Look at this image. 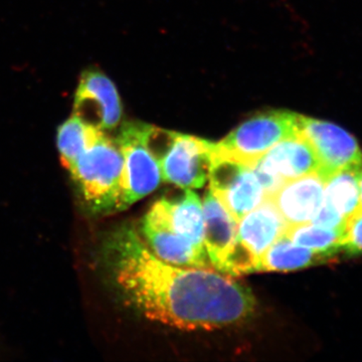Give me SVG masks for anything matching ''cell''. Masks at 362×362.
<instances>
[{"label":"cell","mask_w":362,"mask_h":362,"mask_svg":"<svg viewBox=\"0 0 362 362\" xmlns=\"http://www.w3.org/2000/svg\"><path fill=\"white\" fill-rule=\"evenodd\" d=\"M104 258L127 303L165 325L216 329L242 322L256 306L249 288L221 272L181 269L157 258L131 226L112 233Z\"/></svg>","instance_id":"1"},{"label":"cell","mask_w":362,"mask_h":362,"mask_svg":"<svg viewBox=\"0 0 362 362\" xmlns=\"http://www.w3.org/2000/svg\"><path fill=\"white\" fill-rule=\"evenodd\" d=\"M92 213L121 211L123 156L117 141L102 133L69 169Z\"/></svg>","instance_id":"2"},{"label":"cell","mask_w":362,"mask_h":362,"mask_svg":"<svg viewBox=\"0 0 362 362\" xmlns=\"http://www.w3.org/2000/svg\"><path fill=\"white\" fill-rule=\"evenodd\" d=\"M299 116L284 110L258 114L216 143V150L233 160L252 166L274 145L299 132Z\"/></svg>","instance_id":"3"},{"label":"cell","mask_w":362,"mask_h":362,"mask_svg":"<svg viewBox=\"0 0 362 362\" xmlns=\"http://www.w3.org/2000/svg\"><path fill=\"white\" fill-rule=\"evenodd\" d=\"M150 125L127 122L117 138L123 156L121 211L151 194L159 187L161 171L148 145Z\"/></svg>","instance_id":"4"},{"label":"cell","mask_w":362,"mask_h":362,"mask_svg":"<svg viewBox=\"0 0 362 362\" xmlns=\"http://www.w3.org/2000/svg\"><path fill=\"white\" fill-rule=\"evenodd\" d=\"M289 226L271 199L266 197L238 223L230 275L258 272L262 256Z\"/></svg>","instance_id":"5"},{"label":"cell","mask_w":362,"mask_h":362,"mask_svg":"<svg viewBox=\"0 0 362 362\" xmlns=\"http://www.w3.org/2000/svg\"><path fill=\"white\" fill-rule=\"evenodd\" d=\"M209 178V189L238 223L266 199L252 166L223 156L216 145Z\"/></svg>","instance_id":"6"},{"label":"cell","mask_w":362,"mask_h":362,"mask_svg":"<svg viewBox=\"0 0 362 362\" xmlns=\"http://www.w3.org/2000/svg\"><path fill=\"white\" fill-rule=\"evenodd\" d=\"M252 168L268 197L287 181L318 173L319 160L311 143L299 131L274 145Z\"/></svg>","instance_id":"7"},{"label":"cell","mask_w":362,"mask_h":362,"mask_svg":"<svg viewBox=\"0 0 362 362\" xmlns=\"http://www.w3.org/2000/svg\"><path fill=\"white\" fill-rule=\"evenodd\" d=\"M214 143L194 136L173 133V139L157 159L161 175L182 188H201L209 178Z\"/></svg>","instance_id":"8"},{"label":"cell","mask_w":362,"mask_h":362,"mask_svg":"<svg viewBox=\"0 0 362 362\" xmlns=\"http://www.w3.org/2000/svg\"><path fill=\"white\" fill-rule=\"evenodd\" d=\"M299 131L311 143L324 178L341 169L362 165V150L356 138L335 124L299 116Z\"/></svg>","instance_id":"9"},{"label":"cell","mask_w":362,"mask_h":362,"mask_svg":"<svg viewBox=\"0 0 362 362\" xmlns=\"http://www.w3.org/2000/svg\"><path fill=\"white\" fill-rule=\"evenodd\" d=\"M89 113L102 130L115 128L122 117V104L115 85L96 69L83 71L74 101L75 115L85 119Z\"/></svg>","instance_id":"10"},{"label":"cell","mask_w":362,"mask_h":362,"mask_svg":"<svg viewBox=\"0 0 362 362\" xmlns=\"http://www.w3.org/2000/svg\"><path fill=\"white\" fill-rule=\"evenodd\" d=\"M141 230L154 255L162 261L175 266L213 270L207 252L199 251L177 235L156 206L143 218Z\"/></svg>","instance_id":"11"},{"label":"cell","mask_w":362,"mask_h":362,"mask_svg":"<svg viewBox=\"0 0 362 362\" xmlns=\"http://www.w3.org/2000/svg\"><path fill=\"white\" fill-rule=\"evenodd\" d=\"M202 209L204 247L211 266L221 273L230 275L238 244V221L211 189L204 195Z\"/></svg>","instance_id":"12"},{"label":"cell","mask_w":362,"mask_h":362,"mask_svg":"<svg viewBox=\"0 0 362 362\" xmlns=\"http://www.w3.org/2000/svg\"><path fill=\"white\" fill-rule=\"evenodd\" d=\"M325 180L318 173L287 181L268 197L290 226L310 223L324 199Z\"/></svg>","instance_id":"13"},{"label":"cell","mask_w":362,"mask_h":362,"mask_svg":"<svg viewBox=\"0 0 362 362\" xmlns=\"http://www.w3.org/2000/svg\"><path fill=\"white\" fill-rule=\"evenodd\" d=\"M177 235L192 243L202 252L204 247V209L199 195L187 188L180 199H161L154 204Z\"/></svg>","instance_id":"14"},{"label":"cell","mask_w":362,"mask_h":362,"mask_svg":"<svg viewBox=\"0 0 362 362\" xmlns=\"http://www.w3.org/2000/svg\"><path fill=\"white\" fill-rule=\"evenodd\" d=\"M335 257L329 252L298 246L283 235L262 256L258 272L299 270L328 263Z\"/></svg>","instance_id":"15"},{"label":"cell","mask_w":362,"mask_h":362,"mask_svg":"<svg viewBox=\"0 0 362 362\" xmlns=\"http://www.w3.org/2000/svg\"><path fill=\"white\" fill-rule=\"evenodd\" d=\"M358 168L341 169L325 178L323 202L346 221L361 211Z\"/></svg>","instance_id":"16"},{"label":"cell","mask_w":362,"mask_h":362,"mask_svg":"<svg viewBox=\"0 0 362 362\" xmlns=\"http://www.w3.org/2000/svg\"><path fill=\"white\" fill-rule=\"evenodd\" d=\"M103 133L94 124L74 114L58 128V150L62 163L70 169L78 156Z\"/></svg>","instance_id":"17"},{"label":"cell","mask_w":362,"mask_h":362,"mask_svg":"<svg viewBox=\"0 0 362 362\" xmlns=\"http://www.w3.org/2000/svg\"><path fill=\"white\" fill-rule=\"evenodd\" d=\"M284 235L298 246L314 251L329 252L335 256L342 252L344 230L324 228L308 223L289 226Z\"/></svg>","instance_id":"18"},{"label":"cell","mask_w":362,"mask_h":362,"mask_svg":"<svg viewBox=\"0 0 362 362\" xmlns=\"http://www.w3.org/2000/svg\"><path fill=\"white\" fill-rule=\"evenodd\" d=\"M342 252L347 256L362 255V211L347 221L344 228Z\"/></svg>","instance_id":"19"},{"label":"cell","mask_w":362,"mask_h":362,"mask_svg":"<svg viewBox=\"0 0 362 362\" xmlns=\"http://www.w3.org/2000/svg\"><path fill=\"white\" fill-rule=\"evenodd\" d=\"M310 223L313 225L324 226V228L344 230L347 221L337 209L323 202Z\"/></svg>","instance_id":"20"},{"label":"cell","mask_w":362,"mask_h":362,"mask_svg":"<svg viewBox=\"0 0 362 362\" xmlns=\"http://www.w3.org/2000/svg\"><path fill=\"white\" fill-rule=\"evenodd\" d=\"M358 185H359V194H361V206L362 211V165L358 168Z\"/></svg>","instance_id":"21"}]
</instances>
